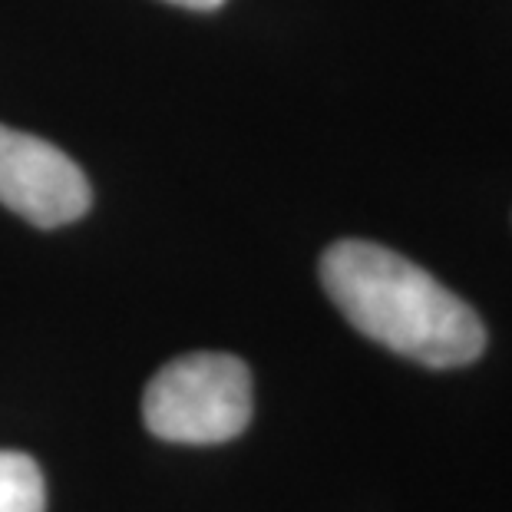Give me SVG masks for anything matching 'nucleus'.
I'll return each mask as SVG.
<instances>
[{"label": "nucleus", "instance_id": "nucleus-2", "mask_svg": "<svg viewBox=\"0 0 512 512\" xmlns=\"http://www.w3.org/2000/svg\"><path fill=\"white\" fill-rule=\"evenodd\" d=\"M143 420L152 437L215 446L245 433L252 420V370L232 354L176 357L149 380Z\"/></svg>", "mask_w": 512, "mask_h": 512}, {"label": "nucleus", "instance_id": "nucleus-4", "mask_svg": "<svg viewBox=\"0 0 512 512\" xmlns=\"http://www.w3.org/2000/svg\"><path fill=\"white\" fill-rule=\"evenodd\" d=\"M47 486L34 456L0 450V512H43Z\"/></svg>", "mask_w": 512, "mask_h": 512}, {"label": "nucleus", "instance_id": "nucleus-1", "mask_svg": "<svg viewBox=\"0 0 512 512\" xmlns=\"http://www.w3.org/2000/svg\"><path fill=\"white\" fill-rule=\"evenodd\" d=\"M321 285L357 331L423 367H466L486 351V328L470 304L384 245H331Z\"/></svg>", "mask_w": 512, "mask_h": 512}, {"label": "nucleus", "instance_id": "nucleus-3", "mask_svg": "<svg viewBox=\"0 0 512 512\" xmlns=\"http://www.w3.org/2000/svg\"><path fill=\"white\" fill-rule=\"evenodd\" d=\"M90 182L63 149L0 123V205L37 228H60L90 209Z\"/></svg>", "mask_w": 512, "mask_h": 512}, {"label": "nucleus", "instance_id": "nucleus-5", "mask_svg": "<svg viewBox=\"0 0 512 512\" xmlns=\"http://www.w3.org/2000/svg\"><path fill=\"white\" fill-rule=\"evenodd\" d=\"M169 4H179L189 10H215V7H222L225 0H169Z\"/></svg>", "mask_w": 512, "mask_h": 512}]
</instances>
